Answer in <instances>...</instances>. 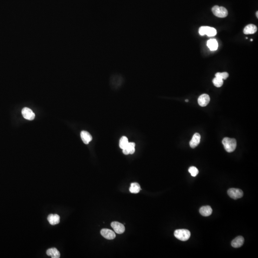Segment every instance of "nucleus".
Instances as JSON below:
<instances>
[{"instance_id":"obj_14","label":"nucleus","mask_w":258,"mask_h":258,"mask_svg":"<svg viewBox=\"0 0 258 258\" xmlns=\"http://www.w3.org/2000/svg\"><path fill=\"white\" fill-rule=\"evenodd\" d=\"M244 239L242 236H238L233 239L231 242V246L233 247L237 248L242 246L244 243Z\"/></svg>"},{"instance_id":"obj_12","label":"nucleus","mask_w":258,"mask_h":258,"mask_svg":"<svg viewBox=\"0 0 258 258\" xmlns=\"http://www.w3.org/2000/svg\"><path fill=\"white\" fill-rule=\"evenodd\" d=\"M80 136L83 142L86 144H89V143L92 141V136L87 131H82L80 133Z\"/></svg>"},{"instance_id":"obj_6","label":"nucleus","mask_w":258,"mask_h":258,"mask_svg":"<svg viewBox=\"0 0 258 258\" xmlns=\"http://www.w3.org/2000/svg\"><path fill=\"white\" fill-rule=\"evenodd\" d=\"M22 113L24 118L28 120H33L35 118L34 113L28 108H24L22 111Z\"/></svg>"},{"instance_id":"obj_2","label":"nucleus","mask_w":258,"mask_h":258,"mask_svg":"<svg viewBox=\"0 0 258 258\" xmlns=\"http://www.w3.org/2000/svg\"><path fill=\"white\" fill-rule=\"evenodd\" d=\"M174 235L176 238L181 241H188L190 237V232L188 230L185 229H180L174 231Z\"/></svg>"},{"instance_id":"obj_18","label":"nucleus","mask_w":258,"mask_h":258,"mask_svg":"<svg viewBox=\"0 0 258 258\" xmlns=\"http://www.w3.org/2000/svg\"><path fill=\"white\" fill-rule=\"evenodd\" d=\"M46 254L52 258H59L60 257L59 251L56 248H51L47 250Z\"/></svg>"},{"instance_id":"obj_20","label":"nucleus","mask_w":258,"mask_h":258,"mask_svg":"<svg viewBox=\"0 0 258 258\" xmlns=\"http://www.w3.org/2000/svg\"><path fill=\"white\" fill-rule=\"evenodd\" d=\"M129 143V142L128 139L127 137H125V136L121 137L120 140V147L123 150L128 145Z\"/></svg>"},{"instance_id":"obj_23","label":"nucleus","mask_w":258,"mask_h":258,"mask_svg":"<svg viewBox=\"0 0 258 258\" xmlns=\"http://www.w3.org/2000/svg\"><path fill=\"white\" fill-rule=\"evenodd\" d=\"M229 74L227 72L223 73H217L215 75V76L217 78H220L222 79H226L229 77Z\"/></svg>"},{"instance_id":"obj_21","label":"nucleus","mask_w":258,"mask_h":258,"mask_svg":"<svg viewBox=\"0 0 258 258\" xmlns=\"http://www.w3.org/2000/svg\"><path fill=\"white\" fill-rule=\"evenodd\" d=\"M213 83L214 85L216 86V87H221L223 85V79H221L220 78L216 77L213 79Z\"/></svg>"},{"instance_id":"obj_15","label":"nucleus","mask_w":258,"mask_h":258,"mask_svg":"<svg viewBox=\"0 0 258 258\" xmlns=\"http://www.w3.org/2000/svg\"><path fill=\"white\" fill-rule=\"evenodd\" d=\"M47 220L51 225H57L60 222V217L57 214H50L47 217Z\"/></svg>"},{"instance_id":"obj_25","label":"nucleus","mask_w":258,"mask_h":258,"mask_svg":"<svg viewBox=\"0 0 258 258\" xmlns=\"http://www.w3.org/2000/svg\"><path fill=\"white\" fill-rule=\"evenodd\" d=\"M185 101L186 102H188V99H185Z\"/></svg>"},{"instance_id":"obj_19","label":"nucleus","mask_w":258,"mask_h":258,"mask_svg":"<svg viewBox=\"0 0 258 258\" xmlns=\"http://www.w3.org/2000/svg\"><path fill=\"white\" fill-rule=\"evenodd\" d=\"M129 190L132 193H138L141 190L140 185L137 183H132Z\"/></svg>"},{"instance_id":"obj_1","label":"nucleus","mask_w":258,"mask_h":258,"mask_svg":"<svg viewBox=\"0 0 258 258\" xmlns=\"http://www.w3.org/2000/svg\"><path fill=\"white\" fill-rule=\"evenodd\" d=\"M222 144L225 150L228 153L233 152L236 149L237 141L235 139L226 137L223 139Z\"/></svg>"},{"instance_id":"obj_22","label":"nucleus","mask_w":258,"mask_h":258,"mask_svg":"<svg viewBox=\"0 0 258 258\" xmlns=\"http://www.w3.org/2000/svg\"><path fill=\"white\" fill-rule=\"evenodd\" d=\"M189 172L192 176L194 177L197 176L198 173V170L196 167L194 166H191L189 168Z\"/></svg>"},{"instance_id":"obj_17","label":"nucleus","mask_w":258,"mask_h":258,"mask_svg":"<svg viewBox=\"0 0 258 258\" xmlns=\"http://www.w3.org/2000/svg\"><path fill=\"white\" fill-rule=\"evenodd\" d=\"M207 46L211 51H215L218 48V43L216 39H209L207 41Z\"/></svg>"},{"instance_id":"obj_4","label":"nucleus","mask_w":258,"mask_h":258,"mask_svg":"<svg viewBox=\"0 0 258 258\" xmlns=\"http://www.w3.org/2000/svg\"><path fill=\"white\" fill-rule=\"evenodd\" d=\"M199 33L201 35H206L208 37H214L217 34L216 29L209 26H201L199 29Z\"/></svg>"},{"instance_id":"obj_26","label":"nucleus","mask_w":258,"mask_h":258,"mask_svg":"<svg viewBox=\"0 0 258 258\" xmlns=\"http://www.w3.org/2000/svg\"><path fill=\"white\" fill-rule=\"evenodd\" d=\"M251 41H253V39H251Z\"/></svg>"},{"instance_id":"obj_11","label":"nucleus","mask_w":258,"mask_h":258,"mask_svg":"<svg viewBox=\"0 0 258 258\" xmlns=\"http://www.w3.org/2000/svg\"><path fill=\"white\" fill-rule=\"evenodd\" d=\"M135 143H132V142L129 143L128 145L127 146V147L123 149V153L126 155L133 154L135 151Z\"/></svg>"},{"instance_id":"obj_10","label":"nucleus","mask_w":258,"mask_h":258,"mask_svg":"<svg viewBox=\"0 0 258 258\" xmlns=\"http://www.w3.org/2000/svg\"><path fill=\"white\" fill-rule=\"evenodd\" d=\"M200 135L198 133H195L189 143L190 146L192 148H194L198 146L200 141Z\"/></svg>"},{"instance_id":"obj_5","label":"nucleus","mask_w":258,"mask_h":258,"mask_svg":"<svg viewBox=\"0 0 258 258\" xmlns=\"http://www.w3.org/2000/svg\"><path fill=\"white\" fill-rule=\"evenodd\" d=\"M227 194L231 198L234 199H237L241 198L243 196V192L239 189L230 188L227 191Z\"/></svg>"},{"instance_id":"obj_3","label":"nucleus","mask_w":258,"mask_h":258,"mask_svg":"<svg viewBox=\"0 0 258 258\" xmlns=\"http://www.w3.org/2000/svg\"><path fill=\"white\" fill-rule=\"evenodd\" d=\"M212 13L216 16L219 18H225L228 15V11L222 6L215 5L212 8Z\"/></svg>"},{"instance_id":"obj_24","label":"nucleus","mask_w":258,"mask_h":258,"mask_svg":"<svg viewBox=\"0 0 258 258\" xmlns=\"http://www.w3.org/2000/svg\"><path fill=\"white\" fill-rule=\"evenodd\" d=\"M256 16H257V18H258V11H257V12H256Z\"/></svg>"},{"instance_id":"obj_8","label":"nucleus","mask_w":258,"mask_h":258,"mask_svg":"<svg viewBox=\"0 0 258 258\" xmlns=\"http://www.w3.org/2000/svg\"><path fill=\"white\" fill-rule=\"evenodd\" d=\"M102 236L106 239L111 240L115 239L116 237L115 233L111 230L109 229H103L100 231Z\"/></svg>"},{"instance_id":"obj_16","label":"nucleus","mask_w":258,"mask_h":258,"mask_svg":"<svg viewBox=\"0 0 258 258\" xmlns=\"http://www.w3.org/2000/svg\"><path fill=\"white\" fill-rule=\"evenodd\" d=\"M199 212L201 215L204 217H207L210 215L212 213V209L209 206H203L199 209Z\"/></svg>"},{"instance_id":"obj_13","label":"nucleus","mask_w":258,"mask_h":258,"mask_svg":"<svg viewBox=\"0 0 258 258\" xmlns=\"http://www.w3.org/2000/svg\"><path fill=\"white\" fill-rule=\"evenodd\" d=\"M257 31V27L255 25L250 24L244 28L243 33L245 34H254Z\"/></svg>"},{"instance_id":"obj_7","label":"nucleus","mask_w":258,"mask_h":258,"mask_svg":"<svg viewBox=\"0 0 258 258\" xmlns=\"http://www.w3.org/2000/svg\"><path fill=\"white\" fill-rule=\"evenodd\" d=\"M111 226L113 228L115 232L116 233L122 234L125 231V227L121 223H119L118 222H112L111 223Z\"/></svg>"},{"instance_id":"obj_9","label":"nucleus","mask_w":258,"mask_h":258,"mask_svg":"<svg viewBox=\"0 0 258 258\" xmlns=\"http://www.w3.org/2000/svg\"><path fill=\"white\" fill-rule=\"evenodd\" d=\"M210 99L209 95L203 94L199 96L198 99V103L201 107H205L209 102Z\"/></svg>"}]
</instances>
